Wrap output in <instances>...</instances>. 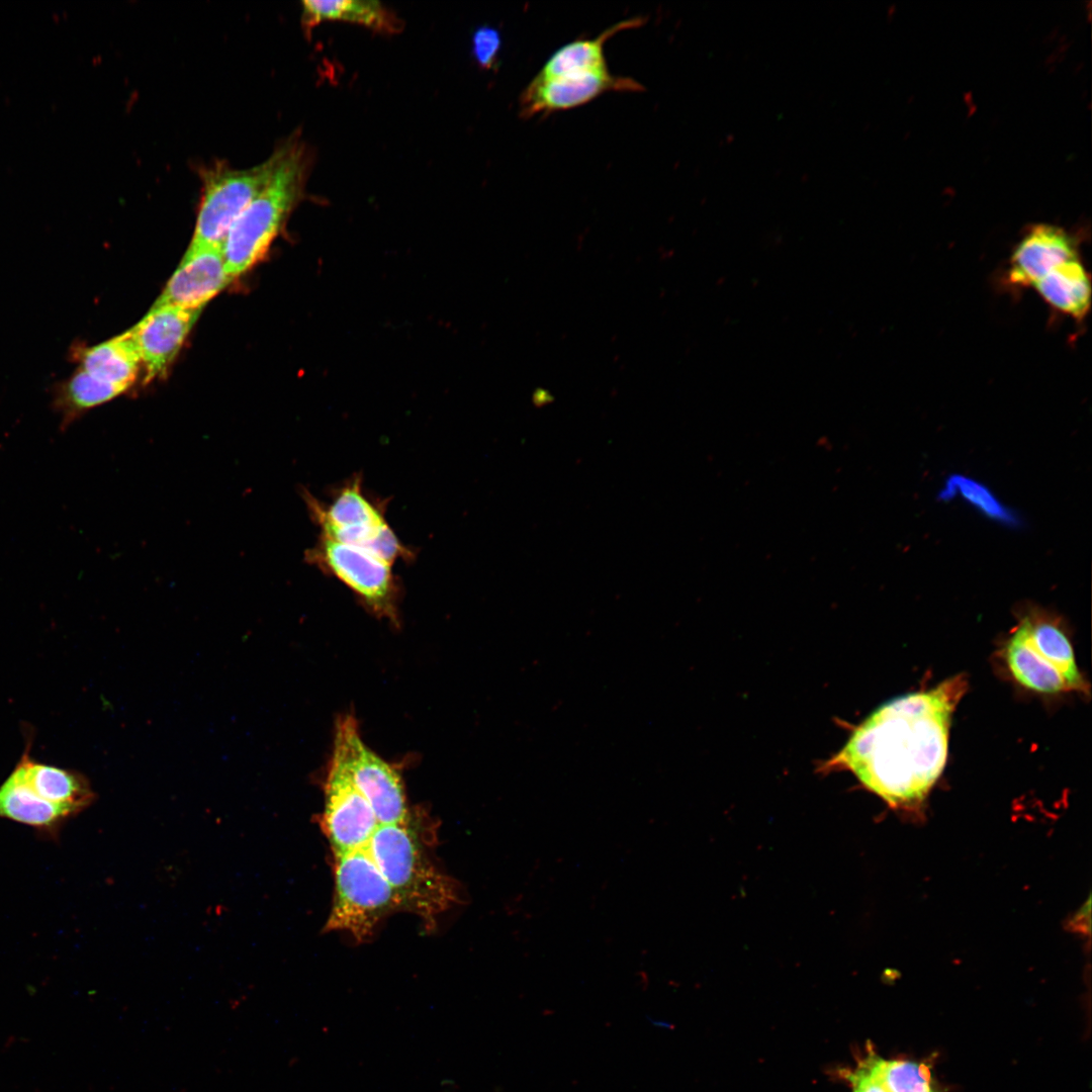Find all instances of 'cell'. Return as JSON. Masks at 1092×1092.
<instances>
[{"mask_svg":"<svg viewBox=\"0 0 1092 1092\" xmlns=\"http://www.w3.org/2000/svg\"><path fill=\"white\" fill-rule=\"evenodd\" d=\"M502 46L500 34L489 26H481L472 36V54L476 63L484 68L491 69L497 59Z\"/></svg>","mask_w":1092,"mask_h":1092,"instance_id":"26","label":"cell"},{"mask_svg":"<svg viewBox=\"0 0 1092 1092\" xmlns=\"http://www.w3.org/2000/svg\"><path fill=\"white\" fill-rule=\"evenodd\" d=\"M967 689L959 674L881 705L837 761L892 808L920 809L945 766L952 714Z\"/></svg>","mask_w":1092,"mask_h":1092,"instance_id":"1","label":"cell"},{"mask_svg":"<svg viewBox=\"0 0 1092 1092\" xmlns=\"http://www.w3.org/2000/svg\"><path fill=\"white\" fill-rule=\"evenodd\" d=\"M201 310L171 305L152 306L130 330L148 380L166 372Z\"/></svg>","mask_w":1092,"mask_h":1092,"instance_id":"11","label":"cell"},{"mask_svg":"<svg viewBox=\"0 0 1092 1092\" xmlns=\"http://www.w3.org/2000/svg\"><path fill=\"white\" fill-rule=\"evenodd\" d=\"M880 1070L890 1092H943L929 1061L881 1058Z\"/></svg>","mask_w":1092,"mask_h":1092,"instance_id":"23","label":"cell"},{"mask_svg":"<svg viewBox=\"0 0 1092 1092\" xmlns=\"http://www.w3.org/2000/svg\"><path fill=\"white\" fill-rule=\"evenodd\" d=\"M125 389L100 380L79 368L57 389L54 406L61 417V428L67 429L87 411L108 402Z\"/></svg>","mask_w":1092,"mask_h":1092,"instance_id":"22","label":"cell"},{"mask_svg":"<svg viewBox=\"0 0 1092 1092\" xmlns=\"http://www.w3.org/2000/svg\"><path fill=\"white\" fill-rule=\"evenodd\" d=\"M1018 625L1028 642L1061 671L1073 691L1085 693L1088 690L1076 663L1071 641L1052 615L1031 609L1023 614Z\"/></svg>","mask_w":1092,"mask_h":1092,"instance_id":"16","label":"cell"},{"mask_svg":"<svg viewBox=\"0 0 1092 1092\" xmlns=\"http://www.w3.org/2000/svg\"><path fill=\"white\" fill-rule=\"evenodd\" d=\"M74 815L70 810L52 804L34 793L16 765L0 785V818L41 830H53Z\"/></svg>","mask_w":1092,"mask_h":1092,"instance_id":"19","label":"cell"},{"mask_svg":"<svg viewBox=\"0 0 1092 1092\" xmlns=\"http://www.w3.org/2000/svg\"><path fill=\"white\" fill-rule=\"evenodd\" d=\"M1077 258L1076 242L1066 231L1055 225L1037 224L1015 247L1008 276L1013 284L1032 286L1056 267Z\"/></svg>","mask_w":1092,"mask_h":1092,"instance_id":"12","label":"cell"},{"mask_svg":"<svg viewBox=\"0 0 1092 1092\" xmlns=\"http://www.w3.org/2000/svg\"><path fill=\"white\" fill-rule=\"evenodd\" d=\"M637 81L605 72L575 77L542 78L536 76L523 91L520 114L528 118L583 105L609 91H640Z\"/></svg>","mask_w":1092,"mask_h":1092,"instance_id":"9","label":"cell"},{"mask_svg":"<svg viewBox=\"0 0 1092 1092\" xmlns=\"http://www.w3.org/2000/svg\"><path fill=\"white\" fill-rule=\"evenodd\" d=\"M78 357L81 369L125 390L134 382L142 363L130 330L83 350Z\"/></svg>","mask_w":1092,"mask_h":1092,"instance_id":"20","label":"cell"},{"mask_svg":"<svg viewBox=\"0 0 1092 1092\" xmlns=\"http://www.w3.org/2000/svg\"><path fill=\"white\" fill-rule=\"evenodd\" d=\"M366 848L400 909L428 926L457 902L454 883L431 862L408 823L378 825Z\"/></svg>","mask_w":1092,"mask_h":1092,"instance_id":"3","label":"cell"},{"mask_svg":"<svg viewBox=\"0 0 1092 1092\" xmlns=\"http://www.w3.org/2000/svg\"><path fill=\"white\" fill-rule=\"evenodd\" d=\"M941 494L946 498L950 495L960 494L964 499L978 508L989 518L1007 524H1013L1016 519L984 485L964 476H952L946 483Z\"/></svg>","mask_w":1092,"mask_h":1092,"instance_id":"24","label":"cell"},{"mask_svg":"<svg viewBox=\"0 0 1092 1092\" xmlns=\"http://www.w3.org/2000/svg\"><path fill=\"white\" fill-rule=\"evenodd\" d=\"M645 19L622 20L593 39H576L558 49L544 64L537 76L559 78L585 76L608 71L604 54L605 43L622 30L642 25Z\"/></svg>","mask_w":1092,"mask_h":1092,"instance_id":"18","label":"cell"},{"mask_svg":"<svg viewBox=\"0 0 1092 1092\" xmlns=\"http://www.w3.org/2000/svg\"><path fill=\"white\" fill-rule=\"evenodd\" d=\"M334 752L371 806L379 825L408 823L403 785L398 772L362 741L356 720L338 721Z\"/></svg>","mask_w":1092,"mask_h":1092,"instance_id":"6","label":"cell"},{"mask_svg":"<svg viewBox=\"0 0 1092 1092\" xmlns=\"http://www.w3.org/2000/svg\"><path fill=\"white\" fill-rule=\"evenodd\" d=\"M305 560L347 585L374 614L395 620L398 583L391 565L371 553L322 535Z\"/></svg>","mask_w":1092,"mask_h":1092,"instance_id":"7","label":"cell"},{"mask_svg":"<svg viewBox=\"0 0 1092 1092\" xmlns=\"http://www.w3.org/2000/svg\"><path fill=\"white\" fill-rule=\"evenodd\" d=\"M335 859V892L325 930L364 942L381 920L400 909L399 903L366 847Z\"/></svg>","mask_w":1092,"mask_h":1092,"instance_id":"4","label":"cell"},{"mask_svg":"<svg viewBox=\"0 0 1092 1092\" xmlns=\"http://www.w3.org/2000/svg\"><path fill=\"white\" fill-rule=\"evenodd\" d=\"M232 280L222 248H188L153 306L199 309Z\"/></svg>","mask_w":1092,"mask_h":1092,"instance_id":"10","label":"cell"},{"mask_svg":"<svg viewBox=\"0 0 1092 1092\" xmlns=\"http://www.w3.org/2000/svg\"><path fill=\"white\" fill-rule=\"evenodd\" d=\"M880 1060L872 1044H868L855 1066L840 1069L838 1076L849 1085L851 1092H890L881 1074Z\"/></svg>","mask_w":1092,"mask_h":1092,"instance_id":"25","label":"cell"},{"mask_svg":"<svg viewBox=\"0 0 1092 1092\" xmlns=\"http://www.w3.org/2000/svg\"><path fill=\"white\" fill-rule=\"evenodd\" d=\"M323 825L335 856L365 848L379 825L371 806L335 754L325 784Z\"/></svg>","mask_w":1092,"mask_h":1092,"instance_id":"8","label":"cell"},{"mask_svg":"<svg viewBox=\"0 0 1092 1092\" xmlns=\"http://www.w3.org/2000/svg\"><path fill=\"white\" fill-rule=\"evenodd\" d=\"M278 160L276 148L267 160L248 169L221 162L203 169L201 201L189 248H222L233 223L268 182Z\"/></svg>","mask_w":1092,"mask_h":1092,"instance_id":"5","label":"cell"},{"mask_svg":"<svg viewBox=\"0 0 1092 1092\" xmlns=\"http://www.w3.org/2000/svg\"><path fill=\"white\" fill-rule=\"evenodd\" d=\"M1003 658L1013 679L1025 689L1045 695L1073 691L1061 671L1028 642L1019 625L1005 643Z\"/></svg>","mask_w":1092,"mask_h":1092,"instance_id":"17","label":"cell"},{"mask_svg":"<svg viewBox=\"0 0 1092 1092\" xmlns=\"http://www.w3.org/2000/svg\"><path fill=\"white\" fill-rule=\"evenodd\" d=\"M16 763L29 788L43 800L70 810L75 815L95 799L88 779L77 770L36 761L30 743Z\"/></svg>","mask_w":1092,"mask_h":1092,"instance_id":"13","label":"cell"},{"mask_svg":"<svg viewBox=\"0 0 1092 1092\" xmlns=\"http://www.w3.org/2000/svg\"><path fill=\"white\" fill-rule=\"evenodd\" d=\"M277 148L279 160L273 174L235 220L223 242V257L233 279L265 256L304 195L313 162L310 148L299 133Z\"/></svg>","mask_w":1092,"mask_h":1092,"instance_id":"2","label":"cell"},{"mask_svg":"<svg viewBox=\"0 0 1092 1092\" xmlns=\"http://www.w3.org/2000/svg\"><path fill=\"white\" fill-rule=\"evenodd\" d=\"M1032 287L1051 306L1075 318L1089 310L1090 278L1079 258L1056 267Z\"/></svg>","mask_w":1092,"mask_h":1092,"instance_id":"21","label":"cell"},{"mask_svg":"<svg viewBox=\"0 0 1092 1092\" xmlns=\"http://www.w3.org/2000/svg\"><path fill=\"white\" fill-rule=\"evenodd\" d=\"M325 21L353 23L386 34L396 33L402 27L398 16L380 1L306 0L301 3V22L306 31Z\"/></svg>","mask_w":1092,"mask_h":1092,"instance_id":"15","label":"cell"},{"mask_svg":"<svg viewBox=\"0 0 1092 1092\" xmlns=\"http://www.w3.org/2000/svg\"><path fill=\"white\" fill-rule=\"evenodd\" d=\"M303 499L321 531L376 526L386 522L384 508L364 493L359 475L342 485L328 505L321 503L307 490L303 492Z\"/></svg>","mask_w":1092,"mask_h":1092,"instance_id":"14","label":"cell"}]
</instances>
